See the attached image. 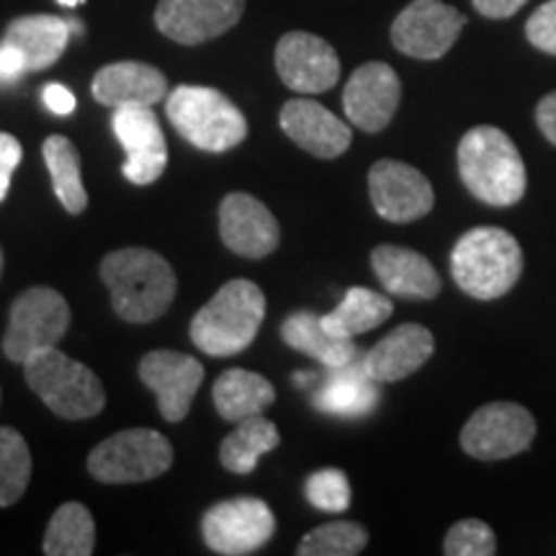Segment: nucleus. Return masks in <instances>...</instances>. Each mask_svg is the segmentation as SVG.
<instances>
[{
  "instance_id": "nucleus-1",
  "label": "nucleus",
  "mask_w": 556,
  "mask_h": 556,
  "mask_svg": "<svg viewBox=\"0 0 556 556\" xmlns=\"http://www.w3.org/2000/svg\"><path fill=\"white\" fill-rule=\"evenodd\" d=\"M111 307L127 323L144 325L163 317L176 299L178 278L170 263L148 248H124L101 263Z\"/></svg>"
},
{
  "instance_id": "nucleus-2",
  "label": "nucleus",
  "mask_w": 556,
  "mask_h": 556,
  "mask_svg": "<svg viewBox=\"0 0 556 556\" xmlns=\"http://www.w3.org/2000/svg\"><path fill=\"white\" fill-rule=\"evenodd\" d=\"M458 176L471 197L490 206H516L526 197V163L497 127H475L458 142Z\"/></svg>"
},
{
  "instance_id": "nucleus-3",
  "label": "nucleus",
  "mask_w": 556,
  "mask_h": 556,
  "mask_svg": "<svg viewBox=\"0 0 556 556\" xmlns=\"http://www.w3.org/2000/svg\"><path fill=\"white\" fill-rule=\"evenodd\" d=\"M523 274V250L507 229L475 227L451 250V276L456 287L479 302L505 296Z\"/></svg>"
},
{
  "instance_id": "nucleus-4",
  "label": "nucleus",
  "mask_w": 556,
  "mask_h": 556,
  "mask_svg": "<svg viewBox=\"0 0 556 556\" xmlns=\"http://www.w3.org/2000/svg\"><path fill=\"white\" fill-rule=\"evenodd\" d=\"M266 296L248 278H232L191 319V340L206 356H238L258 336Z\"/></svg>"
},
{
  "instance_id": "nucleus-5",
  "label": "nucleus",
  "mask_w": 556,
  "mask_h": 556,
  "mask_svg": "<svg viewBox=\"0 0 556 556\" xmlns=\"http://www.w3.org/2000/svg\"><path fill=\"white\" fill-rule=\"evenodd\" d=\"M24 379L31 392L65 420H86L106 405L101 379L86 364L58 351V345L34 353L24 364Z\"/></svg>"
},
{
  "instance_id": "nucleus-6",
  "label": "nucleus",
  "mask_w": 556,
  "mask_h": 556,
  "mask_svg": "<svg viewBox=\"0 0 556 556\" xmlns=\"http://www.w3.org/2000/svg\"><path fill=\"white\" fill-rule=\"evenodd\" d=\"M165 114L180 137L204 152H227L245 142L248 122L225 93L204 86H178Z\"/></svg>"
},
{
  "instance_id": "nucleus-7",
  "label": "nucleus",
  "mask_w": 556,
  "mask_h": 556,
  "mask_svg": "<svg viewBox=\"0 0 556 556\" xmlns=\"http://www.w3.org/2000/svg\"><path fill=\"white\" fill-rule=\"evenodd\" d=\"M173 464V446L163 433L129 428L106 438L88 456L90 477L103 484H137L163 477Z\"/></svg>"
},
{
  "instance_id": "nucleus-8",
  "label": "nucleus",
  "mask_w": 556,
  "mask_h": 556,
  "mask_svg": "<svg viewBox=\"0 0 556 556\" xmlns=\"http://www.w3.org/2000/svg\"><path fill=\"white\" fill-rule=\"evenodd\" d=\"M70 328L65 296L50 287L21 291L9 315L3 336V353L13 364H26L34 353L54 348Z\"/></svg>"
},
{
  "instance_id": "nucleus-9",
  "label": "nucleus",
  "mask_w": 556,
  "mask_h": 556,
  "mask_svg": "<svg viewBox=\"0 0 556 556\" xmlns=\"http://www.w3.org/2000/svg\"><path fill=\"white\" fill-rule=\"evenodd\" d=\"M276 516L258 497H235L212 505L201 518V536L212 552L245 556L274 539Z\"/></svg>"
},
{
  "instance_id": "nucleus-10",
  "label": "nucleus",
  "mask_w": 556,
  "mask_h": 556,
  "mask_svg": "<svg viewBox=\"0 0 556 556\" xmlns=\"http://www.w3.org/2000/svg\"><path fill=\"white\" fill-rule=\"evenodd\" d=\"M536 438V420L518 402H490L469 417L462 448L479 462H503L523 454Z\"/></svg>"
},
{
  "instance_id": "nucleus-11",
  "label": "nucleus",
  "mask_w": 556,
  "mask_h": 556,
  "mask_svg": "<svg viewBox=\"0 0 556 556\" xmlns=\"http://www.w3.org/2000/svg\"><path fill=\"white\" fill-rule=\"evenodd\" d=\"M467 16L443 0H413L392 24V45L415 60H441L462 37Z\"/></svg>"
},
{
  "instance_id": "nucleus-12",
  "label": "nucleus",
  "mask_w": 556,
  "mask_h": 556,
  "mask_svg": "<svg viewBox=\"0 0 556 556\" xmlns=\"http://www.w3.org/2000/svg\"><path fill=\"white\" fill-rule=\"evenodd\" d=\"M368 193L377 214L387 222L407 225L430 214L435 193L430 180L400 160H379L368 170Z\"/></svg>"
},
{
  "instance_id": "nucleus-13",
  "label": "nucleus",
  "mask_w": 556,
  "mask_h": 556,
  "mask_svg": "<svg viewBox=\"0 0 556 556\" xmlns=\"http://www.w3.org/2000/svg\"><path fill=\"white\" fill-rule=\"evenodd\" d=\"M111 127L127 155L122 165L124 178L137 186L155 184L168 165V144L152 106L116 109Z\"/></svg>"
},
{
  "instance_id": "nucleus-14",
  "label": "nucleus",
  "mask_w": 556,
  "mask_h": 556,
  "mask_svg": "<svg viewBox=\"0 0 556 556\" xmlns=\"http://www.w3.org/2000/svg\"><path fill=\"white\" fill-rule=\"evenodd\" d=\"M245 13V0H160L155 26L163 37L197 47L232 29Z\"/></svg>"
},
{
  "instance_id": "nucleus-15",
  "label": "nucleus",
  "mask_w": 556,
  "mask_h": 556,
  "mask_svg": "<svg viewBox=\"0 0 556 556\" xmlns=\"http://www.w3.org/2000/svg\"><path fill=\"white\" fill-rule=\"evenodd\" d=\"M276 73L296 93H325L340 80V60L323 37L289 31L276 45Z\"/></svg>"
},
{
  "instance_id": "nucleus-16",
  "label": "nucleus",
  "mask_w": 556,
  "mask_h": 556,
  "mask_svg": "<svg viewBox=\"0 0 556 556\" xmlns=\"http://www.w3.org/2000/svg\"><path fill=\"white\" fill-rule=\"evenodd\" d=\"M402 101V83L384 62H366L351 75L343 90V111L353 127L377 135L394 119Z\"/></svg>"
},
{
  "instance_id": "nucleus-17",
  "label": "nucleus",
  "mask_w": 556,
  "mask_h": 556,
  "mask_svg": "<svg viewBox=\"0 0 556 556\" xmlns=\"http://www.w3.org/2000/svg\"><path fill=\"white\" fill-rule=\"evenodd\" d=\"M139 379L155 392L160 415L168 422H180L189 415L193 394L204 381V366L186 353L150 351L139 361Z\"/></svg>"
},
{
  "instance_id": "nucleus-18",
  "label": "nucleus",
  "mask_w": 556,
  "mask_h": 556,
  "mask_svg": "<svg viewBox=\"0 0 556 556\" xmlns=\"http://www.w3.org/2000/svg\"><path fill=\"white\" fill-rule=\"evenodd\" d=\"M222 242L242 258H266L278 248L281 227L270 208L250 193H227L219 206Z\"/></svg>"
},
{
  "instance_id": "nucleus-19",
  "label": "nucleus",
  "mask_w": 556,
  "mask_h": 556,
  "mask_svg": "<svg viewBox=\"0 0 556 556\" xmlns=\"http://www.w3.org/2000/svg\"><path fill=\"white\" fill-rule=\"evenodd\" d=\"M278 124L291 142L323 160L340 157L353 142L351 127L323 103L309 99H291L283 103Z\"/></svg>"
},
{
  "instance_id": "nucleus-20",
  "label": "nucleus",
  "mask_w": 556,
  "mask_h": 556,
  "mask_svg": "<svg viewBox=\"0 0 556 556\" xmlns=\"http://www.w3.org/2000/svg\"><path fill=\"white\" fill-rule=\"evenodd\" d=\"M435 351L433 332L417 323L394 328L364 356V371L377 384H394L426 366Z\"/></svg>"
},
{
  "instance_id": "nucleus-21",
  "label": "nucleus",
  "mask_w": 556,
  "mask_h": 556,
  "mask_svg": "<svg viewBox=\"0 0 556 556\" xmlns=\"http://www.w3.org/2000/svg\"><path fill=\"white\" fill-rule=\"evenodd\" d=\"M93 99L109 109L155 106L168 93V80L148 62H111L93 78Z\"/></svg>"
},
{
  "instance_id": "nucleus-22",
  "label": "nucleus",
  "mask_w": 556,
  "mask_h": 556,
  "mask_svg": "<svg viewBox=\"0 0 556 556\" xmlns=\"http://www.w3.org/2000/svg\"><path fill=\"white\" fill-rule=\"evenodd\" d=\"M371 268L387 294L428 302L441 294V276L426 255L400 245H379L371 253Z\"/></svg>"
},
{
  "instance_id": "nucleus-23",
  "label": "nucleus",
  "mask_w": 556,
  "mask_h": 556,
  "mask_svg": "<svg viewBox=\"0 0 556 556\" xmlns=\"http://www.w3.org/2000/svg\"><path fill=\"white\" fill-rule=\"evenodd\" d=\"M73 24L60 16H21L5 29V41L16 47L26 60V73L52 67L65 52Z\"/></svg>"
},
{
  "instance_id": "nucleus-24",
  "label": "nucleus",
  "mask_w": 556,
  "mask_h": 556,
  "mask_svg": "<svg viewBox=\"0 0 556 556\" xmlns=\"http://www.w3.org/2000/svg\"><path fill=\"white\" fill-rule=\"evenodd\" d=\"M281 338L289 348L319 361V364L328 368L348 366L356 358L353 338L332 336L323 325V317H317L315 312H294V315H289L287 323L281 325Z\"/></svg>"
},
{
  "instance_id": "nucleus-25",
  "label": "nucleus",
  "mask_w": 556,
  "mask_h": 556,
  "mask_svg": "<svg viewBox=\"0 0 556 556\" xmlns=\"http://www.w3.org/2000/svg\"><path fill=\"white\" fill-rule=\"evenodd\" d=\"M214 407L229 422H240L245 417L263 415L276 400V389L261 374L245 371V368H229L214 381L212 389Z\"/></svg>"
},
{
  "instance_id": "nucleus-26",
  "label": "nucleus",
  "mask_w": 556,
  "mask_h": 556,
  "mask_svg": "<svg viewBox=\"0 0 556 556\" xmlns=\"http://www.w3.org/2000/svg\"><path fill=\"white\" fill-rule=\"evenodd\" d=\"M379 402V389L361 366L332 368V377L319 387L315 394V407L338 417H361L368 415Z\"/></svg>"
},
{
  "instance_id": "nucleus-27",
  "label": "nucleus",
  "mask_w": 556,
  "mask_h": 556,
  "mask_svg": "<svg viewBox=\"0 0 556 556\" xmlns=\"http://www.w3.org/2000/svg\"><path fill=\"white\" fill-rule=\"evenodd\" d=\"M278 443H281V435H278L274 422L266 420L263 415L245 417L222 443L219 462L232 475H250L258 467L261 456L274 451Z\"/></svg>"
},
{
  "instance_id": "nucleus-28",
  "label": "nucleus",
  "mask_w": 556,
  "mask_h": 556,
  "mask_svg": "<svg viewBox=\"0 0 556 556\" xmlns=\"http://www.w3.org/2000/svg\"><path fill=\"white\" fill-rule=\"evenodd\" d=\"M392 312V299L379 294V291L353 287L345 291L343 302L338 304L336 312L323 317V325L338 338H356L361 332H368L387 323Z\"/></svg>"
},
{
  "instance_id": "nucleus-29",
  "label": "nucleus",
  "mask_w": 556,
  "mask_h": 556,
  "mask_svg": "<svg viewBox=\"0 0 556 556\" xmlns=\"http://www.w3.org/2000/svg\"><path fill=\"white\" fill-rule=\"evenodd\" d=\"M47 170H50L54 197L70 214H83L88 208V191L83 186L80 152L67 137L52 135L41 144Z\"/></svg>"
},
{
  "instance_id": "nucleus-30",
  "label": "nucleus",
  "mask_w": 556,
  "mask_h": 556,
  "mask_svg": "<svg viewBox=\"0 0 556 556\" xmlns=\"http://www.w3.org/2000/svg\"><path fill=\"white\" fill-rule=\"evenodd\" d=\"M96 552V523L86 505L65 503L54 510L45 533L47 556H90Z\"/></svg>"
},
{
  "instance_id": "nucleus-31",
  "label": "nucleus",
  "mask_w": 556,
  "mask_h": 556,
  "mask_svg": "<svg viewBox=\"0 0 556 556\" xmlns=\"http://www.w3.org/2000/svg\"><path fill=\"white\" fill-rule=\"evenodd\" d=\"M31 479V451L24 435L13 428H0V507L24 497Z\"/></svg>"
},
{
  "instance_id": "nucleus-32",
  "label": "nucleus",
  "mask_w": 556,
  "mask_h": 556,
  "mask_svg": "<svg viewBox=\"0 0 556 556\" xmlns=\"http://www.w3.org/2000/svg\"><path fill=\"white\" fill-rule=\"evenodd\" d=\"M368 533L361 523L353 520H336L309 531L299 541V556H356L366 548Z\"/></svg>"
},
{
  "instance_id": "nucleus-33",
  "label": "nucleus",
  "mask_w": 556,
  "mask_h": 556,
  "mask_svg": "<svg viewBox=\"0 0 556 556\" xmlns=\"http://www.w3.org/2000/svg\"><path fill=\"white\" fill-rule=\"evenodd\" d=\"M443 554L446 556H495L497 539L484 520L467 518L451 526L443 539Z\"/></svg>"
},
{
  "instance_id": "nucleus-34",
  "label": "nucleus",
  "mask_w": 556,
  "mask_h": 556,
  "mask_svg": "<svg viewBox=\"0 0 556 556\" xmlns=\"http://www.w3.org/2000/svg\"><path fill=\"white\" fill-rule=\"evenodd\" d=\"M309 505L325 513H343L351 505V484L340 469H319L304 484Z\"/></svg>"
},
{
  "instance_id": "nucleus-35",
  "label": "nucleus",
  "mask_w": 556,
  "mask_h": 556,
  "mask_svg": "<svg viewBox=\"0 0 556 556\" xmlns=\"http://www.w3.org/2000/svg\"><path fill=\"white\" fill-rule=\"evenodd\" d=\"M526 37L533 47L556 58V0H546L526 21Z\"/></svg>"
},
{
  "instance_id": "nucleus-36",
  "label": "nucleus",
  "mask_w": 556,
  "mask_h": 556,
  "mask_svg": "<svg viewBox=\"0 0 556 556\" xmlns=\"http://www.w3.org/2000/svg\"><path fill=\"white\" fill-rule=\"evenodd\" d=\"M21 155H24V150H21L18 139L9 131H0V201L9 197L13 170L18 168Z\"/></svg>"
},
{
  "instance_id": "nucleus-37",
  "label": "nucleus",
  "mask_w": 556,
  "mask_h": 556,
  "mask_svg": "<svg viewBox=\"0 0 556 556\" xmlns=\"http://www.w3.org/2000/svg\"><path fill=\"white\" fill-rule=\"evenodd\" d=\"M26 73V60L9 41H0V86L18 80Z\"/></svg>"
},
{
  "instance_id": "nucleus-38",
  "label": "nucleus",
  "mask_w": 556,
  "mask_h": 556,
  "mask_svg": "<svg viewBox=\"0 0 556 556\" xmlns=\"http://www.w3.org/2000/svg\"><path fill=\"white\" fill-rule=\"evenodd\" d=\"M41 99H45V106L58 116L73 114L75 106H78L75 96L70 93L65 86H60V83H50V86H45V93H41Z\"/></svg>"
},
{
  "instance_id": "nucleus-39",
  "label": "nucleus",
  "mask_w": 556,
  "mask_h": 556,
  "mask_svg": "<svg viewBox=\"0 0 556 556\" xmlns=\"http://www.w3.org/2000/svg\"><path fill=\"white\" fill-rule=\"evenodd\" d=\"M528 0H471L475 11L484 18H510L523 9Z\"/></svg>"
},
{
  "instance_id": "nucleus-40",
  "label": "nucleus",
  "mask_w": 556,
  "mask_h": 556,
  "mask_svg": "<svg viewBox=\"0 0 556 556\" xmlns=\"http://www.w3.org/2000/svg\"><path fill=\"white\" fill-rule=\"evenodd\" d=\"M536 124L548 142L556 148V90L546 93L536 106Z\"/></svg>"
},
{
  "instance_id": "nucleus-41",
  "label": "nucleus",
  "mask_w": 556,
  "mask_h": 556,
  "mask_svg": "<svg viewBox=\"0 0 556 556\" xmlns=\"http://www.w3.org/2000/svg\"><path fill=\"white\" fill-rule=\"evenodd\" d=\"M60 5H67V9H73V5H80L83 0H58Z\"/></svg>"
},
{
  "instance_id": "nucleus-42",
  "label": "nucleus",
  "mask_w": 556,
  "mask_h": 556,
  "mask_svg": "<svg viewBox=\"0 0 556 556\" xmlns=\"http://www.w3.org/2000/svg\"><path fill=\"white\" fill-rule=\"evenodd\" d=\"M0 270H3V250H0Z\"/></svg>"
}]
</instances>
